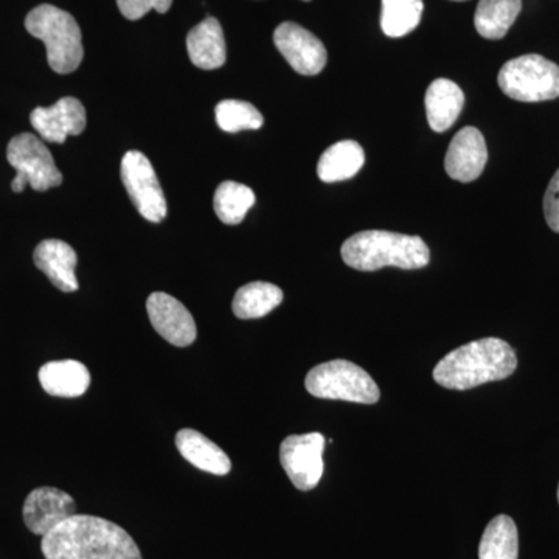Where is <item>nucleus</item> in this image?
Returning <instances> with one entry per match:
<instances>
[{
    "mask_svg": "<svg viewBox=\"0 0 559 559\" xmlns=\"http://www.w3.org/2000/svg\"><path fill=\"white\" fill-rule=\"evenodd\" d=\"M46 559H143L127 530L103 518L73 514L43 536Z\"/></svg>",
    "mask_w": 559,
    "mask_h": 559,
    "instance_id": "f257e3e1",
    "label": "nucleus"
},
{
    "mask_svg": "<svg viewBox=\"0 0 559 559\" xmlns=\"http://www.w3.org/2000/svg\"><path fill=\"white\" fill-rule=\"evenodd\" d=\"M516 367V353L509 342L485 337L462 345L444 356L433 369V380L444 389L468 390L487 382L506 380Z\"/></svg>",
    "mask_w": 559,
    "mask_h": 559,
    "instance_id": "f03ea898",
    "label": "nucleus"
},
{
    "mask_svg": "<svg viewBox=\"0 0 559 559\" xmlns=\"http://www.w3.org/2000/svg\"><path fill=\"white\" fill-rule=\"evenodd\" d=\"M342 260L360 272L395 266L400 270H421L430 261V250L423 238L388 230H366L353 235L342 245Z\"/></svg>",
    "mask_w": 559,
    "mask_h": 559,
    "instance_id": "7ed1b4c3",
    "label": "nucleus"
},
{
    "mask_svg": "<svg viewBox=\"0 0 559 559\" xmlns=\"http://www.w3.org/2000/svg\"><path fill=\"white\" fill-rule=\"evenodd\" d=\"M25 28L46 44L47 61L53 72L68 75L80 68L84 57L81 28L68 11L44 3L27 14Z\"/></svg>",
    "mask_w": 559,
    "mask_h": 559,
    "instance_id": "20e7f679",
    "label": "nucleus"
},
{
    "mask_svg": "<svg viewBox=\"0 0 559 559\" xmlns=\"http://www.w3.org/2000/svg\"><path fill=\"white\" fill-rule=\"evenodd\" d=\"M305 388L316 399L374 404L380 401V389L373 378L356 364L345 359L330 360L310 370Z\"/></svg>",
    "mask_w": 559,
    "mask_h": 559,
    "instance_id": "39448f33",
    "label": "nucleus"
},
{
    "mask_svg": "<svg viewBox=\"0 0 559 559\" xmlns=\"http://www.w3.org/2000/svg\"><path fill=\"white\" fill-rule=\"evenodd\" d=\"M498 83L507 97L539 103L559 97V66L540 55L514 58L500 69Z\"/></svg>",
    "mask_w": 559,
    "mask_h": 559,
    "instance_id": "423d86ee",
    "label": "nucleus"
},
{
    "mask_svg": "<svg viewBox=\"0 0 559 559\" xmlns=\"http://www.w3.org/2000/svg\"><path fill=\"white\" fill-rule=\"evenodd\" d=\"M7 159L17 171L11 182V189L16 193L24 191L27 186L35 191H47L62 183V175L55 165L53 156L36 135L24 132L11 139Z\"/></svg>",
    "mask_w": 559,
    "mask_h": 559,
    "instance_id": "0eeeda50",
    "label": "nucleus"
},
{
    "mask_svg": "<svg viewBox=\"0 0 559 559\" xmlns=\"http://www.w3.org/2000/svg\"><path fill=\"white\" fill-rule=\"evenodd\" d=\"M121 180L130 194L132 204L143 218L160 223L167 216L168 207L156 171L145 154L128 151L121 159Z\"/></svg>",
    "mask_w": 559,
    "mask_h": 559,
    "instance_id": "6e6552de",
    "label": "nucleus"
},
{
    "mask_svg": "<svg viewBox=\"0 0 559 559\" xmlns=\"http://www.w3.org/2000/svg\"><path fill=\"white\" fill-rule=\"evenodd\" d=\"M325 437L319 432L290 436L280 447V463L294 487L310 491L323 476Z\"/></svg>",
    "mask_w": 559,
    "mask_h": 559,
    "instance_id": "1a4fd4ad",
    "label": "nucleus"
},
{
    "mask_svg": "<svg viewBox=\"0 0 559 559\" xmlns=\"http://www.w3.org/2000/svg\"><path fill=\"white\" fill-rule=\"evenodd\" d=\"M274 44L300 75L314 76L325 69L329 53L322 40L296 22L280 24L274 32Z\"/></svg>",
    "mask_w": 559,
    "mask_h": 559,
    "instance_id": "9d476101",
    "label": "nucleus"
},
{
    "mask_svg": "<svg viewBox=\"0 0 559 559\" xmlns=\"http://www.w3.org/2000/svg\"><path fill=\"white\" fill-rule=\"evenodd\" d=\"M154 330L175 347H189L197 341L198 330L193 316L175 297L165 293H153L146 300Z\"/></svg>",
    "mask_w": 559,
    "mask_h": 559,
    "instance_id": "9b49d317",
    "label": "nucleus"
},
{
    "mask_svg": "<svg viewBox=\"0 0 559 559\" xmlns=\"http://www.w3.org/2000/svg\"><path fill=\"white\" fill-rule=\"evenodd\" d=\"M75 511V500L68 492L53 487H40L33 489L25 499L22 516L32 533L46 536L61 522L76 514Z\"/></svg>",
    "mask_w": 559,
    "mask_h": 559,
    "instance_id": "f8f14e48",
    "label": "nucleus"
},
{
    "mask_svg": "<svg viewBox=\"0 0 559 559\" xmlns=\"http://www.w3.org/2000/svg\"><path fill=\"white\" fill-rule=\"evenodd\" d=\"M31 121L40 139L50 143H64L69 135H80L86 130L87 116L79 98L64 97L49 108L33 110Z\"/></svg>",
    "mask_w": 559,
    "mask_h": 559,
    "instance_id": "ddd939ff",
    "label": "nucleus"
},
{
    "mask_svg": "<svg viewBox=\"0 0 559 559\" xmlns=\"http://www.w3.org/2000/svg\"><path fill=\"white\" fill-rule=\"evenodd\" d=\"M487 160L488 150L484 134L477 128L466 127L452 139L444 157V170L451 179L469 183L480 178Z\"/></svg>",
    "mask_w": 559,
    "mask_h": 559,
    "instance_id": "4468645a",
    "label": "nucleus"
},
{
    "mask_svg": "<svg viewBox=\"0 0 559 559\" xmlns=\"http://www.w3.org/2000/svg\"><path fill=\"white\" fill-rule=\"evenodd\" d=\"M36 267L46 274L55 288L62 293L79 290L75 267L79 257L68 242L61 240H46L36 246L33 253Z\"/></svg>",
    "mask_w": 559,
    "mask_h": 559,
    "instance_id": "2eb2a0df",
    "label": "nucleus"
},
{
    "mask_svg": "<svg viewBox=\"0 0 559 559\" xmlns=\"http://www.w3.org/2000/svg\"><path fill=\"white\" fill-rule=\"evenodd\" d=\"M39 382L51 396L79 399L91 385V373L79 360H53L40 367Z\"/></svg>",
    "mask_w": 559,
    "mask_h": 559,
    "instance_id": "dca6fc26",
    "label": "nucleus"
},
{
    "mask_svg": "<svg viewBox=\"0 0 559 559\" xmlns=\"http://www.w3.org/2000/svg\"><path fill=\"white\" fill-rule=\"evenodd\" d=\"M190 61L202 70H215L226 64V39L215 17H207L191 28L187 36Z\"/></svg>",
    "mask_w": 559,
    "mask_h": 559,
    "instance_id": "f3484780",
    "label": "nucleus"
},
{
    "mask_svg": "<svg viewBox=\"0 0 559 559\" xmlns=\"http://www.w3.org/2000/svg\"><path fill=\"white\" fill-rule=\"evenodd\" d=\"M425 105L430 130L444 132L452 128L462 114L465 94L454 81L439 79L430 83Z\"/></svg>",
    "mask_w": 559,
    "mask_h": 559,
    "instance_id": "a211bd4d",
    "label": "nucleus"
},
{
    "mask_svg": "<svg viewBox=\"0 0 559 559\" xmlns=\"http://www.w3.org/2000/svg\"><path fill=\"white\" fill-rule=\"evenodd\" d=\"M176 448L180 455L198 469L215 474V476H226L230 473L229 455L198 430H179L176 436Z\"/></svg>",
    "mask_w": 559,
    "mask_h": 559,
    "instance_id": "6ab92c4d",
    "label": "nucleus"
},
{
    "mask_svg": "<svg viewBox=\"0 0 559 559\" xmlns=\"http://www.w3.org/2000/svg\"><path fill=\"white\" fill-rule=\"evenodd\" d=\"M366 154L355 140H342L320 156L318 176L322 182L334 183L355 178L364 167Z\"/></svg>",
    "mask_w": 559,
    "mask_h": 559,
    "instance_id": "aec40b11",
    "label": "nucleus"
},
{
    "mask_svg": "<svg viewBox=\"0 0 559 559\" xmlns=\"http://www.w3.org/2000/svg\"><path fill=\"white\" fill-rule=\"evenodd\" d=\"M522 10V0H480L474 25L481 38L502 39L513 27Z\"/></svg>",
    "mask_w": 559,
    "mask_h": 559,
    "instance_id": "412c9836",
    "label": "nucleus"
},
{
    "mask_svg": "<svg viewBox=\"0 0 559 559\" xmlns=\"http://www.w3.org/2000/svg\"><path fill=\"white\" fill-rule=\"evenodd\" d=\"M283 301V290L266 282H253L241 286L234 297L231 310L238 319H260L274 311Z\"/></svg>",
    "mask_w": 559,
    "mask_h": 559,
    "instance_id": "4be33fe9",
    "label": "nucleus"
},
{
    "mask_svg": "<svg viewBox=\"0 0 559 559\" xmlns=\"http://www.w3.org/2000/svg\"><path fill=\"white\" fill-rule=\"evenodd\" d=\"M520 557V535L516 524L506 514L489 522L481 536L479 559H518Z\"/></svg>",
    "mask_w": 559,
    "mask_h": 559,
    "instance_id": "5701e85b",
    "label": "nucleus"
},
{
    "mask_svg": "<svg viewBox=\"0 0 559 559\" xmlns=\"http://www.w3.org/2000/svg\"><path fill=\"white\" fill-rule=\"evenodd\" d=\"M255 204V193L248 186L226 180L219 183L213 198L216 216L227 226H238Z\"/></svg>",
    "mask_w": 559,
    "mask_h": 559,
    "instance_id": "b1692460",
    "label": "nucleus"
},
{
    "mask_svg": "<svg viewBox=\"0 0 559 559\" xmlns=\"http://www.w3.org/2000/svg\"><path fill=\"white\" fill-rule=\"evenodd\" d=\"M423 0H382L381 28L389 38H403L418 27Z\"/></svg>",
    "mask_w": 559,
    "mask_h": 559,
    "instance_id": "393cba45",
    "label": "nucleus"
},
{
    "mask_svg": "<svg viewBox=\"0 0 559 559\" xmlns=\"http://www.w3.org/2000/svg\"><path fill=\"white\" fill-rule=\"evenodd\" d=\"M216 123L224 132L235 134L246 130H260L263 116L248 102L224 100L215 109Z\"/></svg>",
    "mask_w": 559,
    "mask_h": 559,
    "instance_id": "a878e982",
    "label": "nucleus"
},
{
    "mask_svg": "<svg viewBox=\"0 0 559 559\" xmlns=\"http://www.w3.org/2000/svg\"><path fill=\"white\" fill-rule=\"evenodd\" d=\"M117 5L127 20L139 21L151 10L160 14L167 13L171 9L173 0H117Z\"/></svg>",
    "mask_w": 559,
    "mask_h": 559,
    "instance_id": "bb28decb",
    "label": "nucleus"
},
{
    "mask_svg": "<svg viewBox=\"0 0 559 559\" xmlns=\"http://www.w3.org/2000/svg\"><path fill=\"white\" fill-rule=\"evenodd\" d=\"M544 216L551 230L559 234V170L551 178L544 197Z\"/></svg>",
    "mask_w": 559,
    "mask_h": 559,
    "instance_id": "cd10ccee",
    "label": "nucleus"
},
{
    "mask_svg": "<svg viewBox=\"0 0 559 559\" xmlns=\"http://www.w3.org/2000/svg\"><path fill=\"white\" fill-rule=\"evenodd\" d=\"M454 2H465V0H454Z\"/></svg>",
    "mask_w": 559,
    "mask_h": 559,
    "instance_id": "c85d7f7f",
    "label": "nucleus"
},
{
    "mask_svg": "<svg viewBox=\"0 0 559 559\" xmlns=\"http://www.w3.org/2000/svg\"><path fill=\"white\" fill-rule=\"evenodd\" d=\"M558 502H559V487H558Z\"/></svg>",
    "mask_w": 559,
    "mask_h": 559,
    "instance_id": "c756f323",
    "label": "nucleus"
},
{
    "mask_svg": "<svg viewBox=\"0 0 559 559\" xmlns=\"http://www.w3.org/2000/svg\"><path fill=\"white\" fill-rule=\"evenodd\" d=\"M307 2H308V0H307Z\"/></svg>",
    "mask_w": 559,
    "mask_h": 559,
    "instance_id": "7c9ffc66",
    "label": "nucleus"
}]
</instances>
